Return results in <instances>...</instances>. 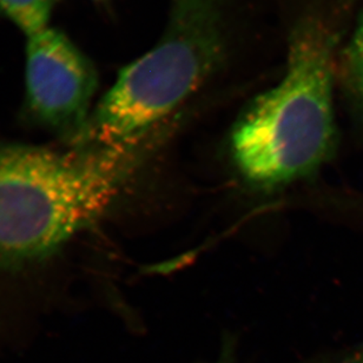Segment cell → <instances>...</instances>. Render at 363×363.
<instances>
[{
	"instance_id": "6da1fadb",
	"label": "cell",
	"mask_w": 363,
	"mask_h": 363,
	"mask_svg": "<svg viewBox=\"0 0 363 363\" xmlns=\"http://www.w3.org/2000/svg\"><path fill=\"white\" fill-rule=\"evenodd\" d=\"M157 143L0 144V272L42 262L101 220Z\"/></svg>"
},
{
	"instance_id": "7a4b0ae2",
	"label": "cell",
	"mask_w": 363,
	"mask_h": 363,
	"mask_svg": "<svg viewBox=\"0 0 363 363\" xmlns=\"http://www.w3.org/2000/svg\"><path fill=\"white\" fill-rule=\"evenodd\" d=\"M334 38L307 18L290 35L286 72L254 98L230 133L238 175L259 191H275L315 175L335 155Z\"/></svg>"
},
{
	"instance_id": "3957f363",
	"label": "cell",
	"mask_w": 363,
	"mask_h": 363,
	"mask_svg": "<svg viewBox=\"0 0 363 363\" xmlns=\"http://www.w3.org/2000/svg\"><path fill=\"white\" fill-rule=\"evenodd\" d=\"M225 56L222 0H172L164 33L121 70L91 113L82 145L157 142L179 108L220 70Z\"/></svg>"
},
{
	"instance_id": "277c9868",
	"label": "cell",
	"mask_w": 363,
	"mask_h": 363,
	"mask_svg": "<svg viewBox=\"0 0 363 363\" xmlns=\"http://www.w3.org/2000/svg\"><path fill=\"white\" fill-rule=\"evenodd\" d=\"M28 38L24 116L71 147H79L97 90L96 67L58 30L48 28Z\"/></svg>"
},
{
	"instance_id": "5b68a950",
	"label": "cell",
	"mask_w": 363,
	"mask_h": 363,
	"mask_svg": "<svg viewBox=\"0 0 363 363\" xmlns=\"http://www.w3.org/2000/svg\"><path fill=\"white\" fill-rule=\"evenodd\" d=\"M340 77L354 117L363 128V11L343 51Z\"/></svg>"
},
{
	"instance_id": "8992f818",
	"label": "cell",
	"mask_w": 363,
	"mask_h": 363,
	"mask_svg": "<svg viewBox=\"0 0 363 363\" xmlns=\"http://www.w3.org/2000/svg\"><path fill=\"white\" fill-rule=\"evenodd\" d=\"M58 0H0V13L30 35L49 28Z\"/></svg>"
},
{
	"instance_id": "52a82bcc",
	"label": "cell",
	"mask_w": 363,
	"mask_h": 363,
	"mask_svg": "<svg viewBox=\"0 0 363 363\" xmlns=\"http://www.w3.org/2000/svg\"><path fill=\"white\" fill-rule=\"evenodd\" d=\"M303 363H363V352L353 346L339 353L315 357Z\"/></svg>"
},
{
	"instance_id": "ba28073f",
	"label": "cell",
	"mask_w": 363,
	"mask_h": 363,
	"mask_svg": "<svg viewBox=\"0 0 363 363\" xmlns=\"http://www.w3.org/2000/svg\"><path fill=\"white\" fill-rule=\"evenodd\" d=\"M202 363H240L236 355V345L234 340L231 337L224 340L220 347V354L217 355L216 359L211 362Z\"/></svg>"
}]
</instances>
